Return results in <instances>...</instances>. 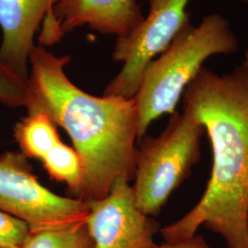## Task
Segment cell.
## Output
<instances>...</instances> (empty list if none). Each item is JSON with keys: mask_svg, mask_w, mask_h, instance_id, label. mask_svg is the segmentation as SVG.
<instances>
[{"mask_svg": "<svg viewBox=\"0 0 248 248\" xmlns=\"http://www.w3.org/2000/svg\"><path fill=\"white\" fill-rule=\"evenodd\" d=\"M52 9L53 0H0V62L27 83L29 58L41 23L40 45L51 46L62 39L53 26Z\"/></svg>", "mask_w": 248, "mask_h": 248, "instance_id": "cell-8", "label": "cell"}, {"mask_svg": "<svg viewBox=\"0 0 248 248\" xmlns=\"http://www.w3.org/2000/svg\"><path fill=\"white\" fill-rule=\"evenodd\" d=\"M13 135L25 157L41 161L62 142L56 124L42 111L27 112L15 124Z\"/></svg>", "mask_w": 248, "mask_h": 248, "instance_id": "cell-10", "label": "cell"}, {"mask_svg": "<svg viewBox=\"0 0 248 248\" xmlns=\"http://www.w3.org/2000/svg\"><path fill=\"white\" fill-rule=\"evenodd\" d=\"M247 229H248V213H247Z\"/></svg>", "mask_w": 248, "mask_h": 248, "instance_id": "cell-16", "label": "cell"}, {"mask_svg": "<svg viewBox=\"0 0 248 248\" xmlns=\"http://www.w3.org/2000/svg\"><path fill=\"white\" fill-rule=\"evenodd\" d=\"M52 17L61 38L84 25L102 34L122 37L144 18L136 0H54Z\"/></svg>", "mask_w": 248, "mask_h": 248, "instance_id": "cell-9", "label": "cell"}, {"mask_svg": "<svg viewBox=\"0 0 248 248\" xmlns=\"http://www.w3.org/2000/svg\"><path fill=\"white\" fill-rule=\"evenodd\" d=\"M243 63L246 64L248 67V48L246 50V52H245V59H244Z\"/></svg>", "mask_w": 248, "mask_h": 248, "instance_id": "cell-15", "label": "cell"}, {"mask_svg": "<svg viewBox=\"0 0 248 248\" xmlns=\"http://www.w3.org/2000/svg\"><path fill=\"white\" fill-rule=\"evenodd\" d=\"M205 128L190 111H175L157 137L144 136L137 148L133 190L139 210L156 216L190 176L201 157Z\"/></svg>", "mask_w": 248, "mask_h": 248, "instance_id": "cell-4", "label": "cell"}, {"mask_svg": "<svg viewBox=\"0 0 248 248\" xmlns=\"http://www.w3.org/2000/svg\"></svg>", "mask_w": 248, "mask_h": 248, "instance_id": "cell-17", "label": "cell"}, {"mask_svg": "<svg viewBox=\"0 0 248 248\" xmlns=\"http://www.w3.org/2000/svg\"><path fill=\"white\" fill-rule=\"evenodd\" d=\"M248 4V0H240ZM189 0H150L149 12L128 34L118 37L112 53L124 67L111 80L103 96L133 98L148 64L163 53L180 31L190 23Z\"/></svg>", "mask_w": 248, "mask_h": 248, "instance_id": "cell-6", "label": "cell"}, {"mask_svg": "<svg viewBox=\"0 0 248 248\" xmlns=\"http://www.w3.org/2000/svg\"><path fill=\"white\" fill-rule=\"evenodd\" d=\"M129 180L118 177L103 199L88 202L94 248H156L159 222L139 210Z\"/></svg>", "mask_w": 248, "mask_h": 248, "instance_id": "cell-7", "label": "cell"}, {"mask_svg": "<svg viewBox=\"0 0 248 248\" xmlns=\"http://www.w3.org/2000/svg\"><path fill=\"white\" fill-rule=\"evenodd\" d=\"M19 248H94L87 223L56 230L30 232Z\"/></svg>", "mask_w": 248, "mask_h": 248, "instance_id": "cell-11", "label": "cell"}, {"mask_svg": "<svg viewBox=\"0 0 248 248\" xmlns=\"http://www.w3.org/2000/svg\"><path fill=\"white\" fill-rule=\"evenodd\" d=\"M182 97L210 139L213 169L201 201L160 233L175 242L204 226L220 234L227 248H248V67L242 62L220 75L203 66Z\"/></svg>", "mask_w": 248, "mask_h": 248, "instance_id": "cell-1", "label": "cell"}, {"mask_svg": "<svg viewBox=\"0 0 248 248\" xmlns=\"http://www.w3.org/2000/svg\"><path fill=\"white\" fill-rule=\"evenodd\" d=\"M53 1H54V0H53Z\"/></svg>", "mask_w": 248, "mask_h": 248, "instance_id": "cell-18", "label": "cell"}, {"mask_svg": "<svg viewBox=\"0 0 248 248\" xmlns=\"http://www.w3.org/2000/svg\"><path fill=\"white\" fill-rule=\"evenodd\" d=\"M28 100V83L0 62V103L11 108H26Z\"/></svg>", "mask_w": 248, "mask_h": 248, "instance_id": "cell-12", "label": "cell"}, {"mask_svg": "<svg viewBox=\"0 0 248 248\" xmlns=\"http://www.w3.org/2000/svg\"><path fill=\"white\" fill-rule=\"evenodd\" d=\"M239 40L230 22L220 13L204 16L198 26L183 28L169 47L148 64L134 96L137 109V141L151 124L164 114H173L187 85L216 54H232Z\"/></svg>", "mask_w": 248, "mask_h": 248, "instance_id": "cell-3", "label": "cell"}, {"mask_svg": "<svg viewBox=\"0 0 248 248\" xmlns=\"http://www.w3.org/2000/svg\"><path fill=\"white\" fill-rule=\"evenodd\" d=\"M69 62L33 47L27 112H44L69 135L84 169L79 200L88 202L105 198L118 177L134 178L137 109L133 98L96 97L77 87L64 72Z\"/></svg>", "mask_w": 248, "mask_h": 248, "instance_id": "cell-2", "label": "cell"}, {"mask_svg": "<svg viewBox=\"0 0 248 248\" xmlns=\"http://www.w3.org/2000/svg\"><path fill=\"white\" fill-rule=\"evenodd\" d=\"M30 232L26 222L0 211V248H20Z\"/></svg>", "mask_w": 248, "mask_h": 248, "instance_id": "cell-13", "label": "cell"}, {"mask_svg": "<svg viewBox=\"0 0 248 248\" xmlns=\"http://www.w3.org/2000/svg\"><path fill=\"white\" fill-rule=\"evenodd\" d=\"M156 248H211L202 234H197L175 242H165L158 245Z\"/></svg>", "mask_w": 248, "mask_h": 248, "instance_id": "cell-14", "label": "cell"}, {"mask_svg": "<svg viewBox=\"0 0 248 248\" xmlns=\"http://www.w3.org/2000/svg\"><path fill=\"white\" fill-rule=\"evenodd\" d=\"M21 153L0 154V211L26 222L31 232L87 222L89 204L45 187Z\"/></svg>", "mask_w": 248, "mask_h": 248, "instance_id": "cell-5", "label": "cell"}]
</instances>
